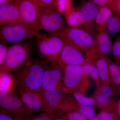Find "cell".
I'll list each match as a JSON object with an SVG mask.
<instances>
[{"label": "cell", "instance_id": "1", "mask_svg": "<svg viewBox=\"0 0 120 120\" xmlns=\"http://www.w3.org/2000/svg\"><path fill=\"white\" fill-rule=\"evenodd\" d=\"M49 63L31 58L13 75L19 90L41 92L45 70Z\"/></svg>", "mask_w": 120, "mask_h": 120}, {"label": "cell", "instance_id": "2", "mask_svg": "<svg viewBox=\"0 0 120 120\" xmlns=\"http://www.w3.org/2000/svg\"><path fill=\"white\" fill-rule=\"evenodd\" d=\"M34 44L35 42L31 39L9 47L6 60L0 67V73L11 74L22 68L31 58Z\"/></svg>", "mask_w": 120, "mask_h": 120}, {"label": "cell", "instance_id": "3", "mask_svg": "<svg viewBox=\"0 0 120 120\" xmlns=\"http://www.w3.org/2000/svg\"><path fill=\"white\" fill-rule=\"evenodd\" d=\"M62 91L68 94L86 93L92 87L90 78L84 72L82 65H68L62 69Z\"/></svg>", "mask_w": 120, "mask_h": 120}, {"label": "cell", "instance_id": "4", "mask_svg": "<svg viewBox=\"0 0 120 120\" xmlns=\"http://www.w3.org/2000/svg\"><path fill=\"white\" fill-rule=\"evenodd\" d=\"M41 30L38 25L21 22L1 26L0 28V38L1 42L15 44L35 38Z\"/></svg>", "mask_w": 120, "mask_h": 120}, {"label": "cell", "instance_id": "5", "mask_svg": "<svg viewBox=\"0 0 120 120\" xmlns=\"http://www.w3.org/2000/svg\"><path fill=\"white\" fill-rule=\"evenodd\" d=\"M59 35L62 40L71 43L86 54L98 50L95 37L84 28L66 27Z\"/></svg>", "mask_w": 120, "mask_h": 120}, {"label": "cell", "instance_id": "6", "mask_svg": "<svg viewBox=\"0 0 120 120\" xmlns=\"http://www.w3.org/2000/svg\"><path fill=\"white\" fill-rule=\"evenodd\" d=\"M41 92L51 112L60 115L76 110L78 104L72 95L63 91Z\"/></svg>", "mask_w": 120, "mask_h": 120}, {"label": "cell", "instance_id": "7", "mask_svg": "<svg viewBox=\"0 0 120 120\" xmlns=\"http://www.w3.org/2000/svg\"><path fill=\"white\" fill-rule=\"evenodd\" d=\"M0 105L1 109L20 120H29L33 113L13 91L0 93Z\"/></svg>", "mask_w": 120, "mask_h": 120}, {"label": "cell", "instance_id": "8", "mask_svg": "<svg viewBox=\"0 0 120 120\" xmlns=\"http://www.w3.org/2000/svg\"><path fill=\"white\" fill-rule=\"evenodd\" d=\"M38 26L46 32L58 34L66 27L61 14L51 7H41Z\"/></svg>", "mask_w": 120, "mask_h": 120}, {"label": "cell", "instance_id": "9", "mask_svg": "<svg viewBox=\"0 0 120 120\" xmlns=\"http://www.w3.org/2000/svg\"><path fill=\"white\" fill-rule=\"evenodd\" d=\"M15 3L19 7L23 22L38 26L41 7L37 0H16Z\"/></svg>", "mask_w": 120, "mask_h": 120}, {"label": "cell", "instance_id": "10", "mask_svg": "<svg viewBox=\"0 0 120 120\" xmlns=\"http://www.w3.org/2000/svg\"><path fill=\"white\" fill-rule=\"evenodd\" d=\"M63 73L57 64H48L45 70L41 92L62 91Z\"/></svg>", "mask_w": 120, "mask_h": 120}, {"label": "cell", "instance_id": "11", "mask_svg": "<svg viewBox=\"0 0 120 120\" xmlns=\"http://www.w3.org/2000/svg\"><path fill=\"white\" fill-rule=\"evenodd\" d=\"M63 40L64 46L58 65L62 70L68 65H82L86 60L82 50L67 41Z\"/></svg>", "mask_w": 120, "mask_h": 120}, {"label": "cell", "instance_id": "12", "mask_svg": "<svg viewBox=\"0 0 120 120\" xmlns=\"http://www.w3.org/2000/svg\"><path fill=\"white\" fill-rule=\"evenodd\" d=\"M18 90L19 96L23 103L33 113L38 112H50L41 92Z\"/></svg>", "mask_w": 120, "mask_h": 120}, {"label": "cell", "instance_id": "13", "mask_svg": "<svg viewBox=\"0 0 120 120\" xmlns=\"http://www.w3.org/2000/svg\"><path fill=\"white\" fill-rule=\"evenodd\" d=\"M98 11V6L90 0L84 2L79 8L83 27L95 37L97 34L95 21Z\"/></svg>", "mask_w": 120, "mask_h": 120}, {"label": "cell", "instance_id": "14", "mask_svg": "<svg viewBox=\"0 0 120 120\" xmlns=\"http://www.w3.org/2000/svg\"><path fill=\"white\" fill-rule=\"evenodd\" d=\"M86 58L94 62L98 72L101 85L110 83L109 58L98 50L86 54Z\"/></svg>", "mask_w": 120, "mask_h": 120}, {"label": "cell", "instance_id": "15", "mask_svg": "<svg viewBox=\"0 0 120 120\" xmlns=\"http://www.w3.org/2000/svg\"><path fill=\"white\" fill-rule=\"evenodd\" d=\"M23 22L19 9L15 3L0 4V25L4 26Z\"/></svg>", "mask_w": 120, "mask_h": 120}, {"label": "cell", "instance_id": "16", "mask_svg": "<svg viewBox=\"0 0 120 120\" xmlns=\"http://www.w3.org/2000/svg\"><path fill=\"white\" fill-rule=\"evenodd\" d=\"M46 34L52 57L51 64L58 65L64 47V41L58 34L48 32Z\"/></svg>", "mask_w": 120, "mask_h": 120}, {"label": "cell", "instance_id": "17", "mask_svg": "<svg viewBox=\"0 0 120 120\" xmlns=\"http://www.w3.org/2000/svg\"><path fill=\"white\" fill-rule=\"evenodd\" d=\"M35 38V43L39 56L49 64H52V57L46 33L39 32Z\"/></svg>", "mask_w": 120, "mask_h": 120}, {"label": "cell", "instance_id": "18", "mask_svg": "<svg viewBox=\"0 0 120 120\" xmlns=\"http://www.w3.org/2000/svg\"><path fill=\"white\" fill-rule=\"evenodd\" d=\"M112 13L111 9L107 6H98L95 21L96 30L98 32L107 30V22Z\"/></svg>", "mask_w": 120, "mask_h": 120}, {"label": "cell", "instance_id": "19", "mask_svg": "<svg viewBox=\"0 0 120 120\" xmlns=\"http://www.w3.org/2000/svg\"><path fill=\"white\" fill-rule=\"evenodd\" d=\"M95 38L97 49L101 53L107 56L112 51L113 45L107 30L98 32Z\"/></svg>", "mask_w": 120, "mask_h": 120}, {"label": "cell", "instance_id": "20", "mask_svg": "<svg viewBox=\"0 0 120 120\" xmlns=\"http://www.w3.org/2000/svg\"><path fill=\"white\" fill-rule=\"evenodd\" d=\"M113 95L101 88H97L91 96L95 102V106L102 110L110 104Z\"/></svg>", "mask_w": 120, "mask_h": 120}, {"label": "cell", "instance_id": "21", "mask_svg": "<svg viewBox=\"0 0 120 120\" xmlns=\"http://www.w3.org/2000/svg\"><path fill=\"white\" fill-rule=\"evenodd\" d=\"M63 15L69 27L84 28L81 22L79 8L73 7Z\"/></svg>", "mask_w": 120, "mask_h": 120}, {"label": "cell", "instance_id": "22", "mask_svg": "<svg viewBox=\"0 0 120 120\" xmlns=\"http://www.w3.org/2000/svg\"><path fill=\"white\" fill-rule=\"evenodd\" d=\"M82 66L84 73L94 82L97 88H99L101 85V81L98 70L94 62L86 58Z\"/></svg>", "mask_w": 120, "mask_h": 120}, {"label": "cell", "instance_id": "23", "mask_svg": "<svg viewBox=\"0 0 120 120\" xmlns=\"http://www.w3.org/2000/svg\"><path fill=\"white\" fill-rule=\"evenodd\" d=\"M110 83L118 89L120 87V64L114 62L109 58Z\"/></svg>", "mask_w": 120, "mask_h": 120}, {"label": "cell", "instance_id": "24", "mask_svg": "<svg viewBox=\"0 0 120 120\" xmlns=\"http://www.w3.org/2000/svg\"><path fill=\"white\" fill-rule=\"evenodd\" d=\"M14 84H16L13 75L0 73V92L13 91Z\"/></svg>", "mask_w": 120, "mask_h": 120}, {"label": "cell", "instance_id": "25", "mask_svg": "<svg viewBox=\"0 0 120 120\" xmlns=\"http://www.w3.org/2000/svg\"><path fill=\"white\" fill-rule=\"evenodd\" d=\"M106 30L111 34H116L120 31V16L113 12L107 22Z\"/></svg>", "mask_w": 120, "mask_h": 120}, {"label": "cell", "instance_id": "26", "mask_svg": "<svg viewBox=\"0 0 120 120\" xmlns=\"http://www.w3.org/2000/svg\"><path fill=\"white\" fill-rule=\"evenodd\" d=\"M72 95L78 105L95 106V101L92 97H88L79 92H74Z\"/></svg>", "mask_w": 120, "mask_h": 120}, {"label": "cell", "instance_id": "27", "mask_svg": "<svg viewBox=\"0 0 120 120\" xmlns=\"http://www.w3.org/2000/svg\"><path fill=\"white\" fill-rule=\"evenodd\" d=\"M115 106L102 110L98 114L101 120H120V117L115 111Z\"/></svg>", "mask_w": 120, "mask_h": 120}, {"label": "cell", "instance_id": "28", "mask_svg": "<svg viewBox=\"0 0 120 120\" xmlns=\"http://www.w3.org/2000/svg\"><path fill=\"white\" fill-rule=\"evenodd\" d=\"M76 111L82 114L88 120L96 116L94 106L77 105Z\"/></svg>", "mask_w": 120, "mask_h": 120}, {"label": "cell", "instance_id": "29", "mask_svg": "<svg viewBox=\"0 0 120 120\" xmlns=\"http://www.w3.org/2000/svg\"><path fill=\"white\" fill-rule=\"evenodd\" d=\"M73 0H56L55 8L61 14H64L73 8Z\"/></svg>", "mask_w": 120, "mask_h": 120}, {"label": "cell", "instance_id": "30", "mask_svg": "<svg viewBox=\"0 0 120 120\" xmlns=\"http://www.w3.org/2000/svg\"><path fill=\"white\" fill-rule=\"evenodd\" d=\"M66 120H88L87 118L79 112L74 110L71 111L64 114Z\"/></svg>", "mask_w": 120, "mask_h": 120}, {"label": "cell", "instance_id": "31", "mask_svg": "<svg viewBox=\"0 0 120 120\" xmlns=\"http://www.w3.org/2000/svg\"><path fill=\"white\" fill-rule=\"evenodd\" d=\"M58 114L50 112H42L41 114L29 120H55Z\"/></svg>", "mask_w": 120, "mask_h": 120}, {"label": "cell", "instance_id": "32", "mask_svg": "<svg viewBox=\"0 0 120 120\" xmlns=\"http://www.w3.org/2000/svg\"><path fill=\"white\" fill-rule=\"evenodd\" d=\"M112 51L116 62L120 64V37L114 43Z\"/></svg>", "mask_w": 120, "mask_h": 120}, {"label": "cell", "instance_id": "33", "mask_svg": "<svg viewBox=\"0 0 120 120\" xmlns=\"http://www.w3.org/2000/svg\"><path fill=\"white\" fill-rule=\"evenodd\" d=\"M8 47L4 43L1 42L0 44V67L4 64L8 56Z\"/></svg>", "mask_w": 120, "mask_h": 120}, {"label": "cell", "instance_id": "34", "mask_svg": "<svg viewBox=\"0 0 120 120\" xmlns=\"http://www.w3.org/2000/svg\"><path fill=\"white\" fill-rule=\"evenodd\" d=\"M107 7L114 13L120 16V0H109Z\"/></svg>", "mask_w": 120, "mask_h": 120}, {"label": "cell", "instance_id": "35", "mask_svg": "<svg viewBox=\"0 0 120 120\" xmlns=\"http://www.w3.org/2000/svg\"><path fill=\"white\" fill-rule=\"evenodd\" d=\"M37 1L41 7H51L54 8L56 2V0H37Z\"/></svg>", "mask_w": 120, "mask_h": 120}, {"label": "cell", "instance_id": "36", "mask_svg": "<svg viewBox=\"0 0 120 120\" xmlns=\"http://www.w3.org/2000/svg\"><path fill=\"white\" fill-rule=\"evenodd\" d=\"M0 120H20L2 109L0 112Z\"/></svg>", "mask_w": 120, "mask_h": 120}, {"label": "cell", "instance_id": "37", "mask_svg": "<svg viewBox=\"0 0 120 120\" xmlns=\"http://www.w3.org/2000/svg\"><path fill=\"white\" fill-rule=\"evenodd\" d=\"M109 0H90L98 6H107Z\"/></svg>", "mask_w": 120, "mask_h": 120}, {"label": "cell", "instance_id": "38", "mask_svg": "<svg viewBox=\"0 0 120 120\" xmlns=\"http://www.w3.org/2000/svg\"><path fill=\"white\" fill-rule=\"evenodd\" d=\"M115 111L116 113L120 117V98L117 101H116Z\"/></svg>", "mask_w": 120, "mask_h": 120}, {"label": "cell", "instance_id": "39", "mask_svg": "<svg viewBox=\"0 0 120 120\" xmlns=\"http://www.w3.org/2000/svg\"><path fill=\"white\" fill-rule=\"evenodd\" d=\"M15 0H0V4H7L12 3L14 2Z\"/></svg>", "mask_w": 120, "mask_h": 120}, {"label": "cell", "instance_id": "40", "mask_svg": "<svg viewBox=\"0 0 120 120\" xmlns=\"http://www.w3.org/2000/svg\"><path fill=\"white\" fill-rule=\"evenodd\" d=\"M88 120H101L100 119V117L98 115H96L94 116V117L90 118V119H88Z\"/></svg>", "mask_w": 120, "mask_h": 120}, {"label": "cell", "instance_id": "41", "mask_svg": "<svg viewBox=\"0 0 120 120\" xmlns=\"http://www.w3.org/2000/svg\"><path fill=\"white\" fill-rule=\"evenodd\" d=\"M116 94H117L118 95H120V87H119L117 89V90L116 93Z\"/></svg>", "mask_w": 120, "mask_h": 120}, {"label": "cell", "instance_id": "42", "mask_svg": "<svg viewBox=\"0 0 120 120\" xmlns=\"http://www.w3.org/2000/svg\"></svg>", "mask_w": 120, "mask_h": 120}]
</instances>
